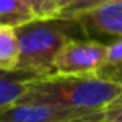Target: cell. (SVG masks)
Returning a JSON list of instances; mask_svg holds the SVG:
<instances>
[{
  "label": "cell",
  "instance_id": "1",
  "mask_svg": "<svg viewBox=\"0 0 122 122\" xmlns=\"http://www.w3.org/2000/svg\"><path fill=\"white\" fill-rule=\"evenodd\" d=\"M122 93V85L96 75H46L32 79L22 99L45 101L86 112L103 109Z\"/></svg>",
  "mask_w": 122,
  "mask_h": 122
},
{
  "label": "cell",
  "instance_id": "2",
  "mask_svg": "<svg viewBox=\"0 0 122 122\" xmlns=\"http://www.w3.org/2000/svg\"><path fill=\"white\" fill-rule=\"evenodd\" d=\"M15 29L20 46L17 71L36 78L53 73L55 59L69 40L86 37L78 19H35Z\"/></svg>",
  "mask_w": 122,
  "mask_h": 122
},
{
  "label": "cell",
  "instance_id": "3",
  "mask_svg": "<svg viewBox=\"0 0 122 122\" xmlns=\"http://www.w3.org/2000/svg\"><path fill=\"white\" fill-rule=\"evenodd\" d=\"M103 112H86L52 102L20 99L0 111V122H102Z\"/></svg>",
  "mask_w": 122,
  "mask_h": 122
},
{
  "label": "cell",
  "instance_id": "4",
  "mask_svg": "<svg viewBox=\"0 0 122 122\" xmlns=\"http://www.w3.org/2000/svg\"><path fill=\"white\" fill-rule=\"evenodd\" d=\"M108 45L89 37L69 40L53 62V73L57 75H96L103 65Z\"/></svg>",
  "mask_w": 122,
  "mask_h": 122
},
{
  "label": "cell",
  "instance_id": "5",
  "mask_svg": "<svg viewBox=\"0 0 122 122\" xmlns=\"http://www.w3.org/2000/svg\"><path fill=\"white\" fill-rule=\"evenodd\" d=\"M76 19L89 39L106 45L122 39V0H108Z\"/></svg>",
  "mask_w": 122,
  "mask_h": 122
},
{
  "label": "cell",
  "instance_id": "6",
  "mask_svg": "<svg viewBox=\"0 0 122 122\" xmlns=\"http://www.w3.org/2000/svg\"><path fill=\"white\" fill-rule=\"evenodd\" d=\"M32 79H36V76L26 72H17L12 76L0 78V111L19 102L27 93Z\"/></svg>",
  "mask_w": 122,
  "mask_h": 122
},
{
  "label": "cell",
  "instance_id": "7",
  "mask_svg": "<svg viewBox=\"0 0 122 122\" xmlns=\"http://www.w3.org/2000/svg\"><path fill=\"white\" fill-rule=\"evenodd\" d=\"M20 59V46L16 29L0 25V71L16 72Z\"/></svg>",
  "mask_w": 122,
  "mask_h": 122
},
{
  "label": "cell",
  "instance_id": "8",
  "mask_svg": "<svg viewBox=\"0 0 122 122\" xmlns=\"http://www.w3.org/2000/svg\"><path fill=\"white\" fill-rule=\"evenodd\" d=\"M37 19L25 0H0V25L19 27Z\"/></svg>",
  "mask_w": 122,
  "mask_h": 122
},
{
  "label": "cell",
  "instance_id": "9",
  "mask_svg": "<svg viewBox=\"0 0 122 122\" xmlns=\"http://www.w3.org/2000/svg\"><path fill=\"white\" fill-rule=\"evenodd\" d=\"M96 76L122 85V39L108 45L105 62L96 72Z\"/></svg>",
  "mask_w": 122,
  "mask_h": 122
},
{
  "label": "cell",
  "instance_id": "10",
  "mask_svg": "<svg viewBox=\"0 0 122 122\" xmlns=\"http://www.w3.org/2000/svg\"><path fill=\"white\" fill-rule=\"evenodd\" d=\"M105 2H108V0H75L72 5H69L65 10L60 12V15L57 17L59 19H76L81 15L92 10L93 7H96Z\"/></svg>",
  "mask_w": 122,
  "mask_h": 122
},
{
  "label": "cell",
  "instance_id": "11",
  "mask_svg": "<svg viewBox=\"0 0 122 122\" xmlns=\"http://www.w3.org/2000/svg\"><path fill=\"white\" fill-rule=\"evenodd\" d=\"M32 7L37 19H55L59 15L57 0H25Z\"/></svg>",
  "mask_w": 122,
  "mask_h": 122
},
{
  "label": "cell",
  "instance_id": "12",
  "mask_svg": "<svg viewBox=\"0 0 122 122\" xmlns=\"http://www.w3.org/2000/svg\"><path fill=\"white\" fill-rule=\"evenodd\" d=\"M102 122H122V93L103 109Z\"/></svg>",
  "mask_w": 122,
  "mask_h": 122
},
{
  "label": "cell",
  "instance_id": "13",
  "mask_svg": "<svg viewBox=\"0 0 122 122\" xmlns=\"http://www.w3.org/2000/svg\"><path fill=\"white\" fill-rule=\"evenodd\" d=\"M73 2H75V0H57V3H59V9H60V10H59V15H60V12L65 10V9H66L69 5H72ZM59 15H57V16H59Z\"/></svg>",
  "mask_w": 122,
  "mask_h": 122
},
{
  "label": "cell",
  "instance_id": "14",
  "mask_svg": "<svg viewBox=\"0 0 122 122\" xmlns=\"http://www.w3.org/2000/svg\"><path fill=\"white\" fill-rule=\"evenodd\" d=\"M17 72H20V71H16V72H3V71H0V78H5V76H12V75L17 73Z\"/></svg>",
  "mask_w": 122,
  "mask_h": 122
}]
</instances>
